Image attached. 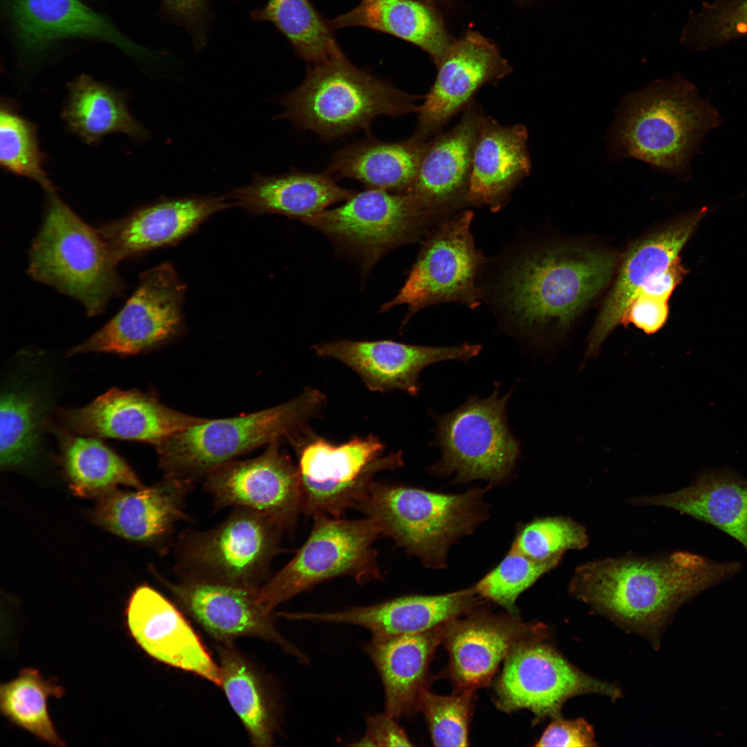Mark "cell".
Wrapping results in <instances>:
<instances>
[{
  "label": "cell",
  "instance_id": "41",
  "mask_svg": "<svg viewBox=\"0 0 747 747\" xmlns=\"http://www.w3.org/2000/svg\"><path fill=\"white\" fill-rule=\"evenodd\" d=\"M0 163L10 173L35 181L45 191L55 190L44 168L36 126L8 100H1L0 109Z\"/></svg>",
  "mask_w": 747,
  "mask_h": 747
},
{
  "label": "cell",
  "instance_id": "2",
  "mask_svg": "<svg viewBox=\"0 0 747 747\" xmlns=\"http://www.w3.org/2000/svg\"><path fill=\"white\" fill-rule=\"evenodd\" d=\"M616 262L613 252L577 246L528 253L508 270L504 302L522 329L565 327L607 285Z\"/></svg>",
  "mask_w": 747,
  "mask_h": 747
},
{
  "label": "cell",
  "instance_id": "31",
  "mask_svg": "<svg viewBox=\"0 0 747 747\" xmlns=\"http://www.w3.org/2000/svg\"><path fill=\"white\" fill-rule=\"evenodd\" d=\"M448 623L423 632L371 638L365 645L383 685V712L398 719L419 710L428 666Z\"/></svg>",
  "mask_w": 747,
  "mask_h": 747
},
{
  "label": "cell",
  "instance_id": "47",
  "mask_svg": "<svg viewBox=\"0 0 747 747\" xmlns=\"http://www.w3.org/2000/svg\"><path fill=\"white\" fill-rule=\"evenodd\" d=\"M667 301L645 295H636L627 308L620 324L632 323L647 334L654 333L665 324L668 316Z\"/></svg>",
  "mask_w": 747,
  "mask_h": 747
},
{
  "label": "cell",
  "instance_id": "27",
  "mask_svg": "<svg viewBox=\"0 0 747 747\" xmlns=\"http://www.w3.org/2000/svg\"><path fill=\"white\" fill-rule=\"evenodd\" d=\"M221 196L167 199L100 230L118 261L175 243L212 214L232 207Z\"/></svg>",
  "mask_w": 747,
  "mask_h": 747
},
{
  "label": "cell",
  "instance_id": "1",
  "mask_svg": "<svg viewBox=\"0 0 747 747\" xmlns=\"http://www.w3.org/2000/svg\"><path fill=\"white\" fill-rule=\"evenodd\" d=\"M737 561L717 562L674 551L651 556L625 555L578 566L569 591L624 629L654 645L669 615L703 590L738 573Z\"/></svg>",
  "mask_w": 747,
  "mask_h": 747
},
{
  "label": "cell",
  "instance_id": "43",
  "mask_svg": "<svg viewBox=\"0 0 747 747\" xmlns=\"http://www.w3.org/2000/svg\"><path fill=\"white\" fill-rule=\"evenodd\" d=\"M589 536L584 526L564 516L537 518L522 526L511 548L536 560L562 556L567 550L587 546Z\"/></svg>",
  "mask_w": 747,
  "mask_h": 747
},
{
  "label": "cell",
  "instance_id": "30",
  "mask_svg": "<svg viewBox=\"0 0 747 747\" xmlns=\"http://www.w3.org/2000/svg\"><path fill=\"white\" fill-rule=\"evenodd\" d=\"M629 503L678 511L726 533L747 552V479L730 469L704 472L677 491L636 497Z\"/></svg>",
  "mask_w": 747,
  "mask_h": 747
},
{
  "label": "cell",
  "instance_id": "51",
  "mask_svg": "<svg viewBox=\"0 0 747 747\" xmlns=\"http://www.w3.org/2000/svg\"><path fill=\"white\" fill-rule=\"evenodd\" d=\"M435 1H449V0H435Z\"/></svg>",
  "mask_w": 747,
  "mask_h": 747
},
{
  "label": "cell",
  "instance_id": "23",
  "mask_svg": "<svg viewBox=\"0 0 747 747\" xmlns=\"http://www.w3.org/2000/svg\"><path fill=\"white\" fill-rule=\"evenodd\" d=\"M459 122L427 142L417 174L405 192L436 218L468 203L473 149L483 115L471 102Z\"/></svg>",
  "mask_w": 747,
  "mask_h": 747
},
{
  "label": "cell",
  "instance_id": "7",
  "mask_svg": "<svg viewBox=\"0 0 747 747\" xmlns=\"http://www.w3.org/2000/svg\"><path fill=\"white\" fill-rule=\"evenodd\" d=\"M46 193L44 219L30 249L29 273L97 315L121 291L118 261L100 230L82 221L55 190Z\"/></svg>",
  "mask_w": 747,
  "mask_h": 747
},
{
  "label": "cell",
  "instance_id": "25",
  "mask_svg": "<svg viewBox=\"0 0 747 747\" xmlns=\"http://www.w3.org/2000/svg\"><path fill=\"white\" fill-rule=\"evenodd\" d=\"M192 486L165 476L151 487L114 489L98 497L93 517L101 527L127 540L158 541L171 534L177 523L189 519L185 499Z\"/></svg>",
  "mask_w": 747,
  "mask_h": 747
},
{
  "label": "cell",
  "instance_id": "3",
  "mask_svg": "<svg viewBox=\"0 0 747 747\" xmlns=\"http://www.w3.org/2000/svg\"><path fill=\"white\" fill-rule=\"evenodd\" d=\"M423 96L407 93L353 65L344 54L312 64L303 82L282 100L297 127L332 140L366 129L378 116L414 111Z\"/></svg>",
  "mask_w": 747,
  "mask_h": 747
},
{
  "label": "cell",
  "instance_id": "21",
  "mask_svg": "<svg viewBox=\"0 0 747 747\" xmlns=\"http://www.w3.org/2000/svg\"><path fill=\"white\" fill-rule=\"evenodd\" d=\"M59 420L66 430L79 435L144 441L156 446L208 419L170 409L139 391L113 389L86 406L62 410Z\"/></svg>",
  "mask_w": 747,
  "mask_h": 747
},
{
  "label": "cell",
  "instance_id": "40",
  "mask_svg": "<svg viewBox=\"0 0 747 747\" xmlns=\"http://www.w3.org/2000/svg\"><path fill=\"white\" fill-rule=\"evenodd\" d=\"M42 407L25 391L5 392L0 406V461L6 470L31 461L38 450Z\"/></svg>",
  "mask_w": 747,
  "mask_h": 747
},
{
  "label": "cell",
  "instance_id": "33",
  "mask_svg": "<svg viewBox=\"0 0 747 747\" xmlns=\"http://www.w3.org/2000/svg\"><path fill=\"white\" fill-rule=\"evenodd\" d=\"M427 142L368 138L336 151L328 173L357 180L367 188L405 192L417 174Z\"/></svg>",
  "mask_w": 747,
  "mask_h": 747
},
{
  "label": "cell",
  "instance_id": "15",
  "mask_svg": "<svg viewBox=\"0 0 747 747\" xmlns=\"http://www.w3.org/2000/svg\"><path fill=\"white\" fill-rule=\"evenodd\" d=\"M185 290L169 264L145 272L136 291L118 314L68 354L133 355L166 341L181 327Z\"/></svg>",
  "mask_w": 747,
  "mask_h": 747
},
{
  "label": "cell",
  "instance_id": "50",
  "mask_svg": "<svg viewBox=\"0 0 747 747\" xmlns=\"http://www.w3.org/2000/svg\"><path fill=\"white\" fill-rule=\"evenodd\" d=\"M687 273L688 271L681 265V259L679 257L664 272L647 282L636 296L639 294H645L668 301L674 289L680 284Z\"/></svg>",
  "mask_w": 747,
  "mask_h": 747
},
{
  "label": "cell",
  "instance_id": "42",
  "mask_svg": "<svg viewBox=\"0 0 747 747\" xmlns=\"http://www.w3.org/2000/svg\"><path fill=\"white\" fill-rule=\"evenodd\" d=\"M562 557L536 560L511 548L498 565L474 588L481 598L490 600L515 614V602L519 596L554 569Z\"/></svg>",
  "mask_w": 747,
  "mask_h": 747
},
{
  "label": "cell",
  "instance_id": "20",
  "mask_svg": "<svg viewBox=\"0 0 747 747\" xmlns=\"http://www.w3.org/2000/svg\"><path fill=\"white\" fill-rule=\"evenodd\" d=\"M126 616L131 636L149 656L221 685L219 666L183 614L163 594L146 584L138 587Z\"/></svg>",
  "mask_w": 747,
  "mask_h": 747
},
{
  "label": "cell",
  "instance_id": "18",
  "mask_svg": "<svg viewBox=\"0 0 747 747\" xmlns=\"http://www.w3.org/2000/svg\"><path fill=\"white\" fill-rule=\"evenodd\" d=\"M436 66V80L416 110L417 129L413 136L423 141L472 102L481 86L496 83L511 72L497 47L472 31L452 44Z\"/></svg>",
  "mask_w": 747,
  "mask_h": 747
},
{
  "label": "cell",
  "instance_id": "11",
  "mask_svg": "<svg viewBox=\"0 0 747 747\" xmlns=\"http://www.w3.org/2000/svg\"><path fill=\"white\" fill-rule=\"evenodd\" d=\"M299 458L302 512L339 517L364 498L374 476L403 465L400 452L382 456L377 437H353L335 444L308 432L293 443Z\"/></svg>",
  "mask_w": 747,
  "mask_h": 747
},
{
  "label": "cell",
  "instance_id": "12",
  "mask_svg": "<svg viewBox=\"0 0 747 747\" xmlns=\"http://www.w3.org/2000/svg\"><path fill=\"white\" fill-rule=\"evenodd\" d=\"M545 631L517 643L504 661L496 685V703L505 712L528 709L537 721L560 716L564 703L584 694L615 701L616 685L582 672L545 641Z\"/></svg>",
  "mask_w": 747,
  "mask_h": 747
},
{
  "label": "cell",
  "instance_id": "22",
  "mask_svg": "<svg viewBox=\"0 0 747 747\" xmlns=\"http://www.w3.org/2000/svg\"><path fill=\"white\" fill-rule=\"evenodd\" d=\"M474 587L436 596L413 595L335 611L292 612L293 620L343 623L362 627L371 638L423 632L456 620L480 602Z\"/></svg>",
  "mask_w": 747,
  "mask_h": 747
},
{
  "label": "cell",
  "instance_id": "19",
  "mask_svg": "<svg viewBox=\"0 0 747 747\" xmlns=\"http://www.w3.org/2000/svg\"><path fill=\"white\" fill-rule=\"evenodd\" d=\"M316 355L344 364L360 377L372 391H404L416 396L421 387L420 373L426 367L448 360L465 361L477 356L479 344L426 347L393 340H337L317 344Z\"/></svg>",
  "mask_w": 747,
  "mask_h": 747
},
{
  "label": "cell",
  "instance_id": "4",
  "mask_svg": "<svg viewBox=\"0 0 747 747\" xmlns=\"http://www.w3.org/2000/svg\"><path fill=\"white\" fill-rule=\"evenodd\" d=\"M721 122L719 112L680 77L654 84L627 99L615 128L620 152L685 176L705 136Z\"/></svg>",
  "mask_w": 747,
  "mask_h": 747
},
{
  "label": "cell",
  "instance_id": "34",
  "mask_svg": "<svg viewBox=\"0 0 747 747\" xmlns=\"http://www.w3.org/2000/svg\"><path fill=\"white\" fill-rule=\"evenodd\" d=\"M329 24L333 29L365 27L408 42L427 52L436 65L452 44L435 12L416 0H361Z\"/></svg>",
  "mask_w": 747,
  "mask_h": 747
},
{
  "label": "cell",
  "instance_id": "10",
  "mask_svg": "<svg viewBox=\"0 0 747 747\" xmlns=\"http://www.w3.org/2000/svg\"><path fill=\"white\" fill-rule=\"evenodd\" d=\"M511 391L500 396L497 385L488 398L471 396L448 414H434V443L442 456L431 466L432 474L454 472L457 482L480 479L492 484L508 477L520 454L506 418Z\"/></svg>",
  "mask_w": 747,
  "mask_h": 747
},
{
  "label": "cell",
  "instance_id": "9",
  "mask_svg": "<svg viewBox=\"0 0 747 747\" xmlns=\"http://www.w3.org/2000/svg\"><path fill=\"white\" fill-rule=\"evenodd\" d=\"M284 531L265 515L236 508L215 527L181 536L176 571L181 578L258 589L279 551Z\"/></svg>",
  "mask_w": 747,
  "mask_h": 747
},
{
  "label": "cell",
  "instance_id": "32",
  "mask_svg": "<svg viewBox=\"0 0 747 747\" xmlns=\"http://www.w3.org/2000/svg\"><path fill=\"white\" fill-rule=\"evenodd\" d=\"M355 191L338 185L333 176L291 171L277 176L255 174L248 185L233 190L234 204L255 214H279L301 221L350 199Z\"/></svg>",
  "mask_w": 747,
  "mask_h": 747
},
{
  "label": "cell",
  "instance_id": "17",
  "mask_svg": "<svg viewBox=\"0 0 747 747\" xmlns=\"http://www.w3.org/2000/svg\"><path fill=\"white\" fill-rule=\"evenodd\" d=\"M179 607L219 643L257 637L279 645L300 663L308 657L276 629L272 614L258 598V589L181 578L177 582L158 574Z\"/></svg>",
  "mask_w": 747,
  "mask_h": 747
},
{
  "label": "cell",
  "instance_id": "36",
  "mask_svg": "<svg viewBox=\"0 0 747 747\" xmlns=\"http://www.w3.org/2000/svg\"><path fill=\"white\" fill-rule=\"evenodd\" d=\"M68 95L62 117L70 131L93 144L113 133L136 141L148 132L132 117L124 96L82 74L68 84Z\"/></svg>",
  "mask_w": 747,
  "mask_h": 747
},
{
  "label": "cell",
  "instance_id": "5",
  "mask_svg": "<svg viewBox=\"0 0 747 747\" xmlns=\"http://www.w3.org/2000/svg\"><path fill=\"white\" fill-rule=\"evenodd\" d=\"M326 404L306 388L291 400L238 417L209 420L176 432L156 445L165 476L193 483L219 466L259 446L290 443L309 431L307 423Z\"/></svg>",
  "mask_w": 747,
  "mask_h": 747
},
{
  "label": "cell",
  "instance_id": "14",
  "mask_svg": "<svg viewBox=\"0 0 747 747\" xmlns=\"http://www.w3.org/2000/svg\"><path fill=\"white\" fill-rule=\"evenodd\" d=\"M474 214L463 211L441 223L424 241L404 286L381 311L405 304V322L429 305L456 302L474 308L480 303L477 277L484 259L470 232Z\"/></svg>",
  "mask_w": 747,
  "mask_h": 747
},
{
  "label": "cell",
  "instance_id": "48",
  "mask_svg": "<svg viewBox=\"0 0 747 747\" xmlns=\"http://www.w3.org/2000/svg\"><path fill=\"white\" fill-rule=\"evenodd\" d=\"M166 12L184 26L198 48L204 46L209 19L208 0H162Z\"/></svg>",
  "mask_w": 747,
  "mask_h": 747
},
{
  "label": "cell",
  "instance_id": "44",
  "mask_svg": "<svg viewBox=\"0 0 747 747\" xmlns=\"http://www.w3.org/2000/svg\"><path fill=\"white\" fill-rule=\"evenodd\" d=\"M473 690H460L450 696L427 691L421 694L419 710L427 721L436 746H467L472 708Z\"/></svg>",
  "mask_w": 747,
  "mask_h": 747
},
{
  "label": "cell",
  "instance_id": "49",
  "mask_svg": "<svg viewBox=\"0 0 747 747\" xmlns=\"http://www.w3.org/2000/svg\"><path fill=\"white\" fill-rule=\"evenodd\" d=\"M365 735L353 744L368 746H409L410 740L405 731L398 725L396 719L382 712L370 715L366 720Z\"/></svg>",
  "mask_w": 747,
  "mask_h": 747
},
{
  "label": "cell",
  "instance_id": "29",
  "mask_svg": "<svg viewBox=\"0 0 747 747\" xmlns=\"http://www.w3.org/2000/svg\"><path fill=\"white\" fill-rule=\"evenodd\" d=\"M7 1L19 40L28 53L39 55L57 40L75 37L102 39L131 54L143 53L81 0Z\"/></svg>",
  "mask_w": 747,
  "mask_h": 747
},
{
  "label": "cell",
  "instance_id": "35",
  "mask_svg": "<svg viewBox=\"0 0 747 747\" xmlns=\"http://www.w3.org/2000/svg\"><path fill=\"white\" fill-rule=\"evenodd\" d=\"M222 688L252 744L270 746L277 728L276 703L264 677L232 643L216 646Z\"/></svg>",
  "mask_w": 747,
  "mask_h": 747
},
{
  "label": "cell",
  "instance_id": "45",
  "mask_svg": "<svg viewBox=\"0 0 747 747\" xmlns=\"http://www.w3.org/2000/svg\"><path fill=\"white\" fill-rule=\"evenodd\" d=\"M692 25L698 44L710 46L747 37V0H728L710 5Z\"/></svg>",
  "mask_w": 747,
  "mask_h": 747
},
{
  "label": "cell",
  "instance_id": "16",
  "mask_svg": "<svg viewBox=\"0 0 747 747\" xmlns=\"http://www.w3.org/2000/svg\"><path fill=\"white\" fill-rule=\"evenodd\" d=\"M279 443L269 444L256 458L228 461L202 479L215 510L247 508L285 530L294 526L303 507L299 472Z\"/></svg>",
  "mask_w": 747,
  "mask_h": 747
},
{
  "label": "cell",
  "instance_id": "28",
  "mask_svg": "<svg viewBox=\"0 0 747 747\" xmlns=\"http://www.w3.org/2000/svg\"><path fill=\"white\" fill-rule=\"evenodd\" d=\"M525 126H503L483 115L478 125L468 203L499 210L515 187L531 172Z\"/></svg>",
  "mask_w": 747,
  "mask_h": 747
},
{
  "label": "cell",
  "instance_id": "26",
  "mask_svg": "<svg viewBox=\"0 0 747 747\" xmlns=\"http://www.w3.org/2000/svg\"><path fill=\"white\" fill-rule=\"evenodd\" d=\"M707 212L703 208L634 243L626 252L616 282L591 332L589 351H596L620 323L629 304L652 279L664 272Z\"/></svg>",
  "mask_w": 747,
  "mask_h": 747
},
{
  "label": "cell",
  "instance_id": "8",
  "mask_svg": "<svg viewBox=\"0 0 747 747\" xmlns=\"http://www.w3.org/2000/svg\"><path fill=\"white\" fill-rule=\"evenodd\" d=\"M311 532L292 560L258 589L259 600L275 607L315 585L340 576L360 584L381 579L374 542L382 535L371 518L347 520L313 517Z\"/></svg>",
  "mask_w": 747,
  "mask_h": 747
},
{
  "label": "cell",
  "instance_id": "46",
  "mask_svg": "<svg viewBox=\"0 0 747 747\" xmlns=\"http://www.w3.org/2000/svg\"><path fill=\"white\" fill-rule=\"evenodd\" d=\"M593 726L585 719L553 718L537 740L535 746H596Z\"/></svg>",
  "mask_w": 747,
  "mask_h": 747
},
{
  "label": "cell",
  "instance_id": "13",
  "mask_svg": "<svg viewBox=\"0 0 747 747\" xmlns=\"http://www.w3.org/2000/svg\"><path fill=\"white\" fill-rule=\"evenodd\" d=\"M436 219L409 193L367 188L342 205L302 221L370 267L389 250L420 238Z\"/></svg>",
  "mask_w": 747,
  "mask_h": 747
},
{
  "label": "cell",
  "instance_id": "38",
  "mask_svg": "<svg viewBox=\"0 0 747 747\" xmlns=\"http://www.w3.org/2000/svg\"><path fill=\"white\" fill-rule=\"evenodd\" d=\"M250 16L255 21L273 24L297 54L311 64L343 54L329 21L309 0H268L264 7L251 11Z\"/></svg>",
  "mask_w": 747,
  "mask_h": 747
},
{
  "label": "cell",
  "instance_id": "24",
  "mask_svg": "<svg viewBox=\"0 0 747 747\" xmlns=\"http://www.w3.org/2000/svg\"><path fill=\"white\" fill-rule=\"evenodd\" d=\"M456 620L447 624L442 641L450 654V676L459 691L486 685L517 643L545 631L542 625L484 614Z\"/></svg>",
  "mask_w": 747,
  "mask_h": 747
},
{
  "label": "cell",
  "instance_id": "39",
  "mask_svg": "<svg viewBox=\"0 0 747 747\" xmlns=\"http://www.w3.org/2000/svg\"><path fill=\"white\" fill-rule=\"evenodd\" d=\"M64 692V689L54 681L44 679L37 670L23 669L16 679L1 685V711L12 723L40 740L53 746H65L53 726L46 706L48 698H60Z\"/></svg>",
  "mask_w": 747,
  "mask_h": 747
},
{
  "label": "cell",
  "instance_id": "6",
  "mask_svg": "<svg viewBox=\"0 0 747 747\" xmlns=\"http://www.w3.org/2000/svg\"><path fill=\"white\" fill-rule=\"evenodd\" d=\"M483 491L444 494L374 481L355 507L373 519L382 535L430 568L445 564L451 544L486 518Z\"/></svg>",
  "mask_w": 747,
  "mask_h": 747
},
{
  "label": "cell",
  "instance_id": "37",
  "mask_svg": "<svg viewBox=\"0 0 747 747\" xmlns=\"http://www.w3.org/2000/svg\"><path fill=\"white\" fill-rule=\"evenodd\" d=\"M64 436L62 461L71 491L82 497H100L120 486L144 487L127 463L97 439Z\"/></svg>",
  "mask_w": 747,
  "mask_h": 747
}]
</instances>
